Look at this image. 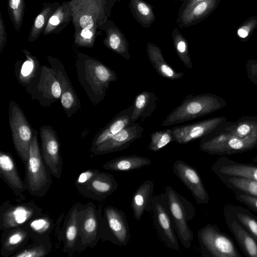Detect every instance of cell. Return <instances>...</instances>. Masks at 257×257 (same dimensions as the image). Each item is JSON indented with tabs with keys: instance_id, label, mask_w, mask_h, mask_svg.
Returning <instances> with one entry per match:
<instances>
[{
	"instance_id": "6da1fadb",
	"label": "cell",
	"mask_w": 257,
	"mask_h": 257,
	"mask_svg": "<svg viewBox=\"0 0 257 257\" xmlns=\"http://www.w3.org/2000/svg\"><path fill=\"white\" fill-rule=\"evenodd\" d=\"M68 4L75 29V44L92 47L97 29L106 20L103 15L102 0H71Z\"/></svg>"
},
{
	"instance_id": "7a4b0ae2",
	"label": "cell",
	"mask_w": 257,
	"mask_h": 257,
	"mask_svg": "<svg viewBox=\"0 0 257 257\" xmlns=\"http://www.w3.org/2000/svg\"><path fill=\"white\" fill-rule=\"evenodd\" d=\"M226 105L224 98L213 93L189 94L167 116L161 125L166 126L191 120L217 111Z\"/></svg>"
},
{
	"instance_id": "3957f363",
	"label": "cell",
	"mask_w": 257,
	"mask_h": 257,
	"mask_svg": "<svg viewBox=\"0 0 257 257\" xmlns=\"http://www.w3.org/2000/svg\"><path fill=\"white\" fill-rule=\"evenodd\" d=\"M174 228L181 244L189 249L194 238L193 231L188 222L194 217L195 209L192 204L171 186L165 189Z\"/></svg>"
},
{
	"instance_id": "277c9868",
	"label": "cell",
	"mask_w": 257,
	"mask_h": 257,
	"mask_svg": "<svg viewBox=\"0 0 257 257\" xmlns=\"http://www.w3.org/2000/svg\"><path fill=\"white\" fill-rule=\"evenodd\" d=\"M223 125L201 139L199 147L201 151L210 155H232L257 147V140L236 137L225 131Z\"/></svg>"
},
{
	"instance_id": "5b68a950",
	"label": "cell",
	"mask_w": 257,
	"mask_h": 257,
	"mask_svg": "<svg viewBox=\"0 0 257 257\" xmlns=\"http://www.w3.org/2000/svg\"><path fill=\"white\" fill-rule=\"evenodd\" d=\"M203 256L240 257L232 239L215 224H208L197 233Z\"/></svg>"
},
{
	"instance_id": "8992f818",
	"label": "cell",
	"mask_w": 257,
	"mask_h": 257,
	"mask_svg": "<svg viewBox=\"0 0 257 257\" xmlns=\"http://www.w3.org/2000/svg\"><path fill=\"white\" fill-rule=\"evenodd\" d=\"M26 166V188L33 195L43 196L49 188L50 180L40 153L37 133L31 142Z\"/></svg>"
},
{
	"instance_id": "52a82bcc",
	"label": "cell",
	"mask_w": 257,
	"mask_h": 257,
	"mask_svg": "<svg viewBox=\"0 0 257 257\" xmlns=\"http://www.w3.org/2000/svg\"><path fill=\"white\" fill-rule=\"evenodd\" d=\"M151 213L156 230L162 241L168 247L178 250V239L165 192L153 196Z\"/></svg>"
},
{
	"instance_id": "ba28073f",
	"label": "cell",
	"mask_w": 257,
	"mask_h": 257,
	"mask_svg": "<svg viewBox=\"0 0 257 257\" xmlns=\"http://www.w3.org/2000/svg\"><path fill=\"white\" fill-rule=\"evenodd\" d=\"M10 126L15 149L22 161H28L33 138L32 129L18 106L11 102Z\"/></svg>"
},
{
	"instance_id": "9c48e42d",
	"label": "cell",
	"mask_w": 257,
	"mask_h": 257,
	"mask_svg": "<svg viewBox=\"0 0 257 257\" xmlns=\"http://www.w3.org/2000/svg\"><path fill=\"white\" fill-rule=\"evenodd\" d=\"M227 121L224 116L214 117L172 128L174 141L185 145L201 139L222 126Z\"/></svg>"
},
{
	"instance_id": "30bf717a",
	"label": "cell",
	"mask_w": 257,
	"mask_h": 257,
	"mask_svg": "<svg viewBox=\"0 0 257 257\" xmlns=\"http://www.w3.org/2000/svg\"><path fill=\"white\" fill-rule=\"evenodd\" d=\"M173 171L190 190L197 204H206L208 203L209 194L195 168L178 160L173 165Z\"/></svg>"
},
{
	"instance_id": "8fae6325",
	"label": "cell",
	"mask_w": 257,
	"mask_h": 257,
	"mask_svg": "<svg viewBox=\"0 0 257 257\" xmlns=\"http://www.w3.org/2000/svg\"><path fill=\"white\" fill-rule=\"evenodd\" d=\"M104 214L107 227L108 239L117 245L126 246L131 235L124 212L115 207L108 206L104 209Z\"/></svg>"
},
{
	"instance_id": "7c38bea8",
	"label": "cell",
	"mask_w": 257,
	"mask_h": 257,
	"mask_svg": "<svg viewBox=\"0 0 257 257\" xmlns=\"http://www.w3.org/2000/svg\"><path fill=\"white\" fill-rule=\"evenodd\" d=\"M144 130L143 127L138 123L130 124L106 141L93 147V152L96 155H102L124 150L141 138Z\"/></svg>"
},
{
	"instance_id": "4fadbf2b",
	"label": "cell",
	"mask_w": 257,
	"mask_h": 257,
	"mask_svg": "<svg viewBox=\"0 0 257 257\" xmlns=\"http://www.w3.org/2000/svg\"><path fill=\"white\" fill-rule=\"evenodd\" d=\"M41 137L45 163L53 176L60 178L62 172V160L58 141L54 133L46 128H41Z\"/></svg>"
},
{
	"instance_id": "5bb4252c",
	"label": "cell",
	"mask_w": 257,
	"mask_h": 257,
	"mask_svg": "<svg viewBox=\"0 0 257 257\" xmlns=\"http://www.w3.org/2000/svg\"><path fill=\"white\" fill-rule=\"evenodd\" d=\"M217 176L241 177L257 181V166L240 163L226 157L218 159L211 166Z\"/></svg>"
},
{
	"instance_id": "9a60e30c",
	"label": "cell",
	"mask_w": 257,
	"mask_h": 257,
	"mask_svg": "<svg viewBox=\"0 0 257 257\" xmlns=\"http://www.w3.org/2000/svg\"><path fill=\"white\" fill-rule=\"evenodd\" d=\"M0 176L16 195L22 196L26 186L18 173L13 158L2 152L0 153Z\"/></svg>"
},
{
	"instance_id": "2e32d148",
	"label": "cell",
	"mask_w": 257,
	"mask_h": 257,
	"mask_svg": "<svg viewBox=\"0 0 257 257\" xmlns=\"http://www.w3.org/2000/svg\"><path fill=\"white\" fill-rule=\"evenodd\" d=\"M154 186L152 180H146L133 194L131 205L134 217L137 221L141 219L145 211H151Z\"/></svg>"
},
{
	"instance_id": "e0dca14e",
	"label": "cell",
	"mask_w": 257,
	"mask_h": 257,
	"mask_svg": "<svg viewBox=\"0 0 257 257\" xmlns=\"http://www.w3.org/2000/svg\"><path fill=\"white\" fill-rule=\"evenodd\" d=\"M106 26L103 27L106 37L103 40L104 45L109 49L120 55L124 59L129 60V44L124 35L111 20H106Z\"/></svg>"
},
{
	"instance_id": "ac0fdd59",
	"label": "cell",
	"mask_w": 257,
	"mask_h": 257,
	"mask_svg": "<svg viewBox=\"0 0 257 257\" xmlns=\"http://www.w3.org/2000/svg\"><path fill=\"white\" fill-rule=\"evenodd\" d=\"M146 50L150 63L156 72L162 77L177 80L184 76L183 72H177L167 62L161 49L156 44L148 42L146 45Z\"/></svg>"
},
{
	"instance_id": "d6986e66",
	"label": "cell",
	"mask_w": 257,
	"mask_h": 257,
	"mask_svg": "<svg viewBox=\"0 0 257 257\" xmlns=\"http://www.w3.org/2000/svg\"><path fill=\"white\" fill-rule=\"evenodd\" d=\"M35 213L34 208L28 205L12 206L1 215V228L6 230L17 227L30 220Z\"/></svg>"
},
{
	"instance_id": "ffe728a7",
	"label": "cell",
	"mask_w": 257,
	"mask_h": 257,
	"mask_svg": "<svg viewBox=\"0 0 257 257\" xmlns=\"http://www.w3.org/2000/svg\"><path fill=\"white\" fill-rule=\"evenodd\" d=\"M133 105L122 110L107 124L96 137L93 144L95 147L106 141L131 124Z\"/></svg>"
},
{
	"instance_id": "44dd1931",
	"label": "cell",
	"mask_w": 257,
	"mask_h": 257,
	"mask_svg": "<svg viewBox=\"0 0 257 257\" xmlns=\"http://www.w3.org/2000/svg\"><path fill=\"white\" fill-rule=\"evenodd\" d=\"M223 128L239 138L257 140V116H244L236 121H227Z\"/></svg>"
},
{
	"instance_id": "7402d4cb",
	"label": "cell",
	"mask_w": 257,
	"mask_h": 257,
	"mask_svg": "<svg viewBox=\"0 0 257 257\" xmlns=\"http://www.w3.org/2000/svg\"><path fill=\"white\" fill-rule=\"evenodd\" d=\"M227 226L246 256L257 257V241L237 221L226 220Z\"/></svg>"
},
{
	"instance_id": "603a6c76",
	"label": "cell",
	"mask_w": 257,
	"mask_h": 257,
	"mask_svg": "<svg viewBox=\"0 0 257 257\" xmlns=\"http://www.w3.org/2000/svg\"><path fill=\"white\" fill-rule=\"evenodd\" d=\"M157 97L154 92L144 90L138 94L133 103V110L131 124L136 122L139 118L151 116L155 111Z\"/></svg>"
},
{
	"instance_id": "cb8c5ba5",
	"label": "cell",
	"mask_w": 257,
	"mask_h": 257,
	"mask_svg": "<svg viewBox=\"0 0 257 257\" xmlns=\"http://www.w3.org/2000/svg\"><path fill=\"white\" fill-rule=\"evenodd\" d=\"M217 0H205L197 4L187 13L177 18L180 28L188 27L200 23L213 11Z\"/></svg>"
},
{
	"instance_id": "d4e9b609",
	"label": "cell",
	"mask_w": 257,
	"mask_h": 257,
	"mask_svg": "<svg viewBox=\"0 0 257 257\" xmlns=\"http://www.w3.org/2000/svg\"><path fill=\"white\" fill-rule=\"evenodd\" d=\"M151 164L149 158L133 155L117 157L106 163L102 167L108 170L127 172Z\"/></svg>"
},
{
	"instance_id": "484cf974",
	"label": "cell",
	"mask_w": 257,
	"mask_h": 257,
	"mask_svg": "<svg viewBox=\"0 0 257 257\" xmlns=\"http://www.w3.org/2000/svg\"><path fill=\"white\" fill-rule=\"evenodd\" d=\"M118 185L113 176L99 171L86 184V188L100 199H103L113 193L117 189Z\"/></svg>"
},
{
	"instance_id": "4316f807",
	"label": "cell",
	"mask_w": 257,
	"mask_h": 257,
	"mask_svg": "<svg viewBox=\"0 0 257 257\" xmlns=\"http://www.w3.org/2000/svg\"><path fill=\"white\" fill-rule=\"evenodd\" d=\"M71 18V12L68 2H64L49 19L43 34L47 35L60 32L68 25Z\"/></svg>"
},
{
	"instance_id": "83f0119b",
	"label": "cell",
	"mask_w": 257,
	"mask_h": 257,
	"mask_svg": "<svg viewBox=\"0 0 257 257\" xmlns=\"http://www.w3.org/2000/svg\"><path fill=\"white\" fill-rule=\"evenodd\" d=\"M128 6L134 18L143 28H150L155 21L153 7L144 0H130Z\"/></svg>"
},
{
	"instance_id": "f1b7e54d",
	"label": "cell",
	"mask_w": 257,
	"mask_h": 257,
	"mask_svg": "<svg viewBox=\"0 0 257 257\" xmlns=\"http://www.w3.org/2000/svg\"><path fill=\"white\" fill-rule=\"evenodd\" d=\"M60 5L58 3L43 4L40 13L36 17L31 27L29 41L34 42L39 38L45 28L49 19Z\"/></svg>"
},
{
	"instance_id": "f546056e",
	"label": "cell",
	"mask_w": 257,
	"mask_h": 257,
	"mask_svg": "<svg viewBox=\"0 0 257 257\" xmlns=\"http://www.w3.org/2000/svg\"><path fill=\"white\" fill-rule=\"evenodd\" d=\"M228 188L257 197V181L241 177L218 176Z\"/></svg>"
},
{
	"instance_id": "4dcf8cb0",
	"label": "cell",
	"mask_w": 257,
	"mask_h": 257,
	"mask_svg": "<svg viewBox=\"0 0 257 257\" xmlns=\"http://www.w3.org/2000/svg\"><path fill=\"white\" fill-rule=\"evenodd\" d=\"M172 38L175 50L179 58L186 67L189 69L192 68L193 65L187 40L177 28H175L172 31Z\"/></svg>"
},
{
	"instance_id": "1f68e13d",
	"label": "cell",
	"mask_w": 257,
	"mask_h": 257,
	"mask_svg": "<svg viewBox=\"0 0 257 257\" xmlns=\"http://www.w3.org/2000/svg\"><path fill=\"white\" fill-rule=\"evenodd\" d=\"M98 224L95 212L92 208L87 210L84 216L81 227L82 240L88 242L96 238Z\"/></svg>"
},
{
	"instance_id": "d6a6232c",
	"label": "cell",
	"mask_w": 257,
	"mask_h": 257,
	"mask_svg": "<svg viewBox=\"0 0 257 257\" xmlns=\"http://www.w3.org/2000/svg\"><path fill=\"white\" fill-rule=\"evenodd\" d=\"M173 141L174 139L172 128L155 131L151 135L148 150L153 152L159 151Z\"/></svg>"
},
{
	"instance_id": "836d02e7",
	"label": "cell",
	"mask_w": 257,
	"mask_h": 257,
	"mask_svg": "<svg viewBox=\"0 0 257 257\" xmlns=\"http://www.w3.org/2000/svg\"><path fill=\"white\" fill-rule=\"evenodd\" d=\"M25 7V0H9L8 9L11 20L17 31L22 26Z\"/></svg>"
},
{
	"instance_id": "e575fe53",
	"label": "cell",
	"mask_w": 257,
	"mask_h": 257,
	"mask_svg": "<svg viewBox=\"0 0 257 257\" xmlns=\"http://www.w3.org/2000/svg\"><path fill=\"white\" fill-rule=\"evenodd\" d=\"M28 237L27 232L21 228H16L11 231L4 240L3 248L11 251L18 247Z\"/></svg>"
},
{
	"instance_id": "d590c367",
	"label": "cell",
	"mask_w": 257,
	"mask_h": 257,
	"mask_svg": "<svg viewBox=\"0 0 257 257\" xmlns=\"http://www.w3.org/2000/svg\"><path fill=\"white\" fill-rule=\"evenodd\" d=\"M78 234L77 212V210L74 209L71 213L65 231L66 245L68 247H72L74 245Z\"/></svg>"
},
{
	"instance_id": "8d00e7d4",
	"label": "cell",
	"mask_w": 257,
	"mask_h": 257,
	"mask_svg": "<svg viewBox=\"0 0 257 257\" xmlns=\"http://www.w3.org/2000/svg\"><path fill=\"white\" fill-rule=\"evenodd\" d=\"M236 218L257 241V218L251 214L239 212L236 214Z\"/></svg>"
},
{
	"instance_id": "74e56055",
	"label": "cell",
	"mask_w": 257,
	"mask_h": 257,
	"mask_svg": "<svg viewBox=\"0 0 257 257\" xmlns=\"http://www.w3.org/2000/svg\"><path fill=\"white\" fill-rule=\"evenodd\" d=\"M235 198L257 212V197L239 191H235Z\"/></svg>"
},
{
	"instance_id": "f35d334b",
	"label": "cell",
	"mask_w": 257,
	"mask_h": 257,
	"mask_svg": "<svg viewBox=\"0 0 257 257\" xmlns=\"http://www.w3.org/2000/svg\"><path fill=\"white\" fill-rule=\"evenodd\" d=\"M30 225L37 233H44L50 228V222L47 218L40 217L32 221Z\"/></svg>"
},
{
	"instance_id": "ab89813d",
	"label": "cell",
	"mask_w": 257,
	"mask_h": 257,
	"mask_svg": "<svg viewBox=\"0 0 257 257\" xmlns=\"http://www.w3.org/2000/svg\"><path fill=\"white\" fill-rule=\"evenodd\" d=\"M46 254V250L43 246L39 245L33 247L31 248L24 250L18 254H15V257H41Z\"/></svg>"
},
{
	"instance_id": "60d3db41",
	"label": "cell",
	"mask_w": 257,
	"mask_h": 257,
	"mask_svg": "<svg viewBox=\"0 0 257 257\" xmlns=\"http://www.w3.org/2000/svg\"><path fill=\"white\" fill-rule=\"evenodd\" d=\"M257 26V19L253 18L247 21L245 24L241 26L237 31V35L241 38H246Z\"/></svg>"
},
{
	"instance_id": "b9f144b4",
	"label": "cell",
	"mask_w": 257,
	"mask_h": 257,
	"mask_svg": "<svg viewBox=\"0 0 257 257\" xmlns=\"http://www.w3.org/2000/svg\"><path fill=\"white\" fill-rule=\"evenodd\" d=\"M245 68L248 79L257 85V60L249 59L246 63Z\"/></svg>"
},
{
	"instance_id": "7bdbcfd3",
	"label": "cell",
	"mask_w": 257,
	"mask_h": 257,
	"mask_svg": "<svg viewBox=\"0 0 257 257\" xmlns=\"http://www.w3.org/2000/svg\"><path fill=\"white\" fill-rule=\"evenodd\" d=\"M205 0H182V3L178 11L177 18L187 13L197 4Z\"/></svg>"
},
{
	"instance_id": "ee69618b",
	"label": "cell",
	"mask_w": 257,
	"mask_h": 257,
	"mask_svg": "<svg viewBox=\"0 0 257 257\" xmlns=\"http://www.w3.org/2000/svg\"><path fill=\"white\" fill-rule=\"evenodd\" d=\"M99 172L98 170H88L80 174L76 180L77 184H87Z\"/></svg>"
},
{
	"instance_id": "f6af8a7d",
	"label": "cell",
	"mask_w": 257,
	"mask_h": 257,
	"mask_svg": "<svg viewBox=\"0 0 257 257\" xmlns=\"http://www.w3.org/2000/svg\"><path fill=\"white\" fill-rule=\"evenodd\" d=\"M61 101L64 108L68 109L71 107L74 102L72 93L69 91L64 92L62 95Z\"/></svg>"
},
{
	"instance_id": "bcb514c9",
	"label": "cell",
	"mask_w": 257,
	"mask_h": 257,
	"mask_svg": "<svg viewBox=\"0 0 257 257\" xmlns=\"http://www.w3.org/2000/svg\"><path fill=\"white\" fill-rule=\"evenodd\" d=\"M7 42V34L6 32L5 26L3 20L2 15H0V50L2 52V50Z\"/></svg>"
},
{
	"instance_id": "7dc6e473",
	"label": "cell",
	"mask_w": 257,
	"mask_h": 257,
	"mask_svg": "<svg viewBox=\"0 0 257 257\" xmlns=\"http://www.w3.org/2000/svg\"><path fill=\"white\" fill-rule=\"evenodd\" d=\"M34 67L33 61L29 58L23 64L21 69V74L23 76H27L32 72Z\"/></svg>"
},
{
	"instance_id": "c3c4849f",
	"label": "cell",
	"mask_w": 257,
	"mask_h": 257,
	"mask_svg": "<svg viewBox=\"0 0 257 257\" xmlns=\"http://www.w3.org/2000/svg\"><path fill=\"white\" fill-rule=\"evenodd\" d=\"M51 92L55 98H58L61 95V88L58 81L54 82L51 86Z\"/></svg>"
},
{
	"instance_id": "681fc988",
	"label": "cell",
	"mask_w": 257,
	"mask_h": 257,
	"mask_svg": "<svg viewBox=\"0 0 257 257\" xmlns=\"http://www.w3.org/2000/svg\"><path fill=\"white\" fill-rule=\"evenodd\" d=\"M252 161L254 163H257V156L252 158Z\"/></svg>"
}]
</instances>
